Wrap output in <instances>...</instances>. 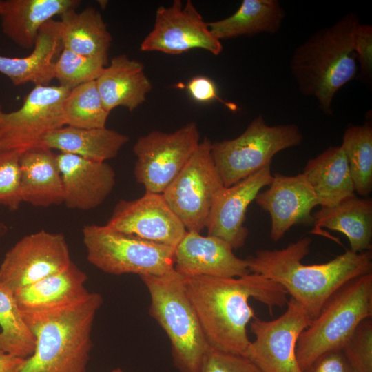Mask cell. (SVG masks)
Masks as SVG:
<instances>
[{"label":"cell","instance_id":"obj_15","mask_svg":"<svg viewBox=\"0 0 372 372\" xmlns=\"http://www.w3.org/2000/svg\"><path fill=\"white\" fill-rule=\"evenodd\" d=\"M105 225L116 231L174 248L187 231L163 194L148 192L134 200H120Z\"/></svg>","mask_w":372,"mask_h":372},{"label":"cell","instance_id":"obj_33","mask_svg":"<svg viewBox=\"0 0 372 372\" xmlns=\"http://www.w3.org/2000/svg\"><path fill=\"white\" fill-rule=\"evenodd\" d=\"M107 62L95 57L78 54L63 48L54 65V79L59 85L69 90L96 81Z\"/></svg>","mask_w":372,"mask_h":372},{"label":"cell","instance_id":"obj_20","mask_svg":"<svg viewBox=\"0 0 372 372\" xmlns=\"http://www.w3.org/2000/svg\"><path fill=\"white\" fill-rule=\"evenodd\" d=\"M87 274L73 262L64 270L14 293L21 313H36L68 307L86 299Z\"/></svg>","mask_w":372,"mask_h":372},{"label":"cell","instance_id":"obj_5","mask_svg":"<svg viewBox=\"0 0 372 372\" xmlns=\"http://www.w3.org/2000/svg\"><path fill=\"white\" fill-rule=\"evenodd\" d=\"M372 316V273L351 280L324 304L300 333L296 356L304 372L318 358L342 350L358 325Z\"/></svg>","mask_w":372,"mask_h":372},{"label":"cell","instance_id":"obj_44","mask_svg":"<svg viewBox=\"0 0 372 372\" xmlns=\"http://www.w3.org/2000/svg\"><path fill=\"white\" fill-rule=\"evenodd\" d=\"M1 112H3V111H2V106H1V104L0 103V113H1Z\"/></svg>","mask_w":372,"mask_h":372},{"label":"cell","instance_id":"obj_42","mask_svg":"<svg viewBox=\"0 0 372 372\" xmlns=\"http://www.w3.org/2000/svg\"><path fill=\"white\" fill-rule=\"evenodd\" d=\"M3 3H4V1L0 0V16H1V12L3 11Z\"/></svg>","mask_w":372,"mask_h":372},{"label":"cell","instance_id":"obj_23","mask_svg":"<svg viewBox=\"0 0 372 372\" xmlns=\"http://www.w3.org/2000/svg\"><path fill=\"white\" fill-rule=\"evenodd\" d=\"M79 4V0L4 1L0 16L2 31L19 46L32 49L45 23Z\"/></svg>","mask_w":372,"mask_h":372},{"label":"cell","instance_id":"obj_2","mask_svg":"<svg viewBox=\"0 0 372 372\" xmlns=\"http://www.w3.org/2000/svg\"><path fill=\"white\" fill-rule=\"evenodd\" d=\"M312 240L304 237L282 249H260L246 258L251 273L280 285L313 320L327 300L352 279L372 273L371 251L347 250L331 260L305 265Z\"/></svg>","mask_w":372,"mask_h":372},{"label":"cell","instance_id":"obj_41","mask_svg":"<svg viewBox=\"0 0 372 372\" xmlns=\"http://www.w3.org/2000/svg\"><path fill=\"white\" fill-rule=\"evenodd\" d=\"M8 231V227L0 220V238L4 236Z\"/></svg>","mask_w":372,"mask_h":372},{"label":"cell","instance_id":"obj_26","mask_svg":"<svg viewBox=\"0 0 372 372\" xmlns=\"http://www.w3.org/2000/svg\"><path fill=\"white\" fill-rule=\"evenodd\" d=\"M311 186L321 207L336 205L355 196V189L344 152L331 146L308 161L302 173Z\"/></svg>","mask_w":372,"mask_h":372},{"label":"cell","instance_id":"obj_35","mask_svg":"<svg viewBox=\"0 0 372 372\" xmlns=\"http://www.w3.org/2000/svg\"><path fill=\"white\" fill-rule=\"evenodd\" d=\"M353 372H372V320H363L342 349Z\"/></svg>","mask_w":372,"mask_h":372},{"label":"cell","instance_id":"obj_18","mask_svg":"<svg viewBox=\"0 0 372 372\" xmlns=\"http://www.w3.org/2000/svg\"><path fill=\"white\" fill-rule=\"evenodd\" d=\"M174 269L182 276L241 277L250 273L246 259L237 257L224 240L187 231L175 247Z\"/></svg>","mask_w":372,"mask_h":372},{"label":"cell","instance_id":"obj_11","mask_svg":"<svg viewBox=\"0 0 372 372\" xmlns=\"http://www.w3.org/2000/svg\"><path fill=\"white\" fill-rule=\"evenodd\" d=\"M200 143L197 125L189 122L174 132L152 131L133 147L134 174L145 192L162 194L183 169Z\"/></svg>","mask_w":372,"mask_h":372},{"label":"cell","instance_id":"obj_19","mask_svg":"<svg viewBox=\"0 0 372 372\" xmlns=\"http://www.w3.org/2000/svg\"><path fill=\"white\" fill-rule=\"evenodd\" d=\"M56 159L63 186V203L69 209L90 210L100 206L116 185V173L107 162H96L71 154Z\"/></svg>","mask_w":372,"mask_h":372},{"label":"cell","instance_id":"obj_40","mask_svg":"<svg viewBox=\"0 0 372 372\" xmlns=\"http://www.w3.org/2000/svg\"><path fill=\"white\" fill-rule=\"evenodd\" d=\"M23 358L0 349V372H19Z\"/></svg>","mask_w":372,"mask_h":372},{"label":"cell","instance_id":"obj_9","mask_svg":"<svg viewBox=\"0 0 372 372\" xmlns=\"http://www.w3.org/2000/svg\"><path fill=\"white\" fill-rule=\"evenodd\" d=\"M212 142H200L183 169L162 193L187 231L206 228L218 192L224 187L212 158Z\"/></svg>","mask_w":372,"mask_h":372},{"label":"cell","instance_id":"obj_25","mask_svg":"<svg viewBox=\"0 0 372 372\" xmlns=\"http://www.w3.org/2000/svg\"><path fill=\"white\" fill-rule=\"evenodd\" d=\"M128 141L127 135L106 127L78 128L63 126L44 136L40 147L93 161L106 162L116 157Z\"/></svg>","mask_w":372,"mask_h":372},{"label":"cell","instance_id":"obj_36","mask_svg":"<svg viewBox=\"0 0 372 372\" xmlns=\"http://www.w3.org/2000/svg\"><path fill=\"white\" fill-rule=\"evenodd\" d=\"M200 372H260L246 357L209 348Z\"/></svg>","mask_w":372,"mask_h":372},{"label":"cell","instance_id":"obj_3","mask_svg":"<svg viewBox=\"0 0 372 372\" xmlns=\"http://www.w3.org/2000/svg\"><path fill=\"white\" fill-rule=\"evenodd\" d=\"M360 24L358 14H346L310 35L291 57L290 70L299 92L315 98L326 115L333 114L337 92L356 76L355 37Z\"/></svg>","mask_w":372,"mask_h":372},{"label":"cell","instance_id":"obj_30","mask_svg":"<svg viewBox=\"0 0 372 372\" xmlns=\"http://www.w3.org/2000/svg\"><path fill=\"white\" fill-rule=\"evenodd\" d=\"M341 147L346 156L355 192L362 196L372 190V127L369 123L351 125L342 138Z\"/></svg>","mask_w":372,"mask_h":372},{"label":"cell","instance_id":"obj_17","mask_svg":"<svg viewBox=\"0 0 372 372\" xmlns=\"http://www.w3.org/2000/svg\"><path fill=\"white\" fill-rule=\"evenodd\" d=\"M272 179L270 165L230 187H223L209 213L206 226L208 235L224 240L233 249L244 246L249 234L244 225L247 208Z\"/></svg>","mask_w":372,"mask_h":372},{"label":"cell","instance_id":"obj_39","mask_svg":"<svg viewBox=\"0 0 372 372\" xmlns=\"http://www.w3.org/2000/svg\"><path fill=\"white\" fill-rule=\"evenodd\" d=\"M304 372H353L342 350L327 353Z\"/></svg>","mask_w":372,"mask_h":372},{"label":"cell","instance_id":"obj_6","mask_svg":"<svg viewBox=\"0 0 372 372\" xmlns=\"http://www.w3.org/2000/svg\"><path fill=\"white\" fill-rule=\"evenodd\" d=\"M150 296L149 314L171 344L178 372H200L209 346L185 291L182 276L174 269L162 276H141Z\"/></svg>","mask_w":372,"mask_h":372},{"label":"cell","instance_id":"obj_45","mask_svg":"<svg viewBox=\"0 0 372 372\" xmlns=\"http://www.w3.org/2000/svg\"><path fill=\"white\" fill-rule=\"evenodd\" d=\"M1 149H0V153H1Z\"/></svg>","mask_w":372,"mask_h":372},{"label":"cell","instance_id":"obj_7","mask_svg":"<svg viewBox=\"0 0 372 372\" xmlns=\"http://www.w3.org/2000/svg\"><path fill=\"white\" fill-rule=\"evenodd\" d=\"M82 234L87 260L106 273L162 276L174 269L173 247L124 234L106 225H85Z\"/></svg>","mask_w":372,"mask_h":372},{"label":"cell","instance_id":"obj_16","mask_svg":"<svg viewBox=\"0 0 372 372\" xmlns=\"http://www.w3.org/2000/svg\"><path fill=\"white\" fill-rule=\"evenodd\" d=\"M268 186L254 200L270 215L273 241L279 240L294 225L313 224L311 211L318 205V200L302 173L294 176L274 174Z\"/></svg>","mask_w":372,"mask_h":372},{"label":"cell","instance_id":"obj_32","mask_svg":"<svg viewBox=\"0 0 372 372\" xmlns=\"http://www.w3.org/2000/svg\"><path fill=\"white\" fill-rule=\"evenodd\" d=\"M63 109L65 126L78 128L105 127L110 114L103 105L95 81L71 90Z\"/></svg>","mask_w":372,"mask_h":372},{"label":"cell","instance_id":"obj_29","mask_svg":"<svg viewBox=\"0 0 372 372\" xmlns=\"http://www.w3.org/2000/svg\"><path fill=\"white\" fill-rule=\"evenodd\" d=\"M285 12L277 0H243L229 17L207 23L218 40L265 32L275 34L282 24Z\"/></svg>","mask_w":372,"mask_h":372},{"label":"cell","instance_id":"obj_38","mask_svg":"<svg viewBox=\"0 0 372 372\" xmlns=\"http://www.w3.org/2000/svg\"><path fill=\"white\" fill-rule=\"evenodd\" d=\"M188 92L195 101L205 103L217 100L231 111H236L238 108L236 104L225 101L219 97L216 86L210 79L198 76L192 78L187 85Z\"/></svg>","mask_w":372,"mask_h":372},{"label":"cell","instance_id":"obj_12","mask_svg":"<svg viewBox=\"0 0 372 372\" xmlns=\"http://www.w3.org/2000/svg\"><path fill=\"white\" fill-rule=\"evenodd\" d=\"M311 318L306 310L291 297L287 309L272 320L254 318L250 331L254 335L243 356L260 372H303L297 362L296 347L300 333Z\"/></svg>","mask_w":372,"mask_h":372},{"label":"cell","instance_id":"obj_24","mask_svg":"<svg viewBox=\"0 0 372 372\" xmlns=\"http://www.w3.org/2000/svg\"><path fill=\"white\" fill-rule=\"evenodd\" d=\"M21 196L23 203L39 207L63 203V186L56 154L40 147L21 154Z\"/></svg>","mask_w":372,"mask_h":372},{"label":"cell","instance_id":"obj_8","mask_svg":"<svg viewBox=\"0 0 372 372\" xmlns=\"http://www.w3.org/2000/svg\"><path fill=\"white\" fill-rule=\"evenodd\" d=\"M302 142L296 124L269 126L259 115L238 137L212 143L211 153L224 187H230L270 165L277 153Z\"/></svg>","mask_w":372,"mask_h":372},{"label":"cell","instance_id":"obj_1","mask_svg":"<svg viewBox=\"0 0 372 372\" xmlns=\"http://www.w3.org/2000/svg\"><path fill=\"white\" fill-rule=\"evenodd\" d=\"M182 281L209 347L225 353L244 355L249 344L247 327L255 318L249 298L265 304L271 315L274 307L288 302L284 288L255 273L236 278L182 276Z\"/></svg>","mask_w":372,"mask_h":372},{"label":"cell","instance_id":"obj_43","mask_svg":"<svg viewBox=\"0 0 372 372\" xmlns=\"http://www.w3.org/2000/svg\"><path fill=\"white\" fill-rule=\"evenodd\" d=\"M111 372H125L123 371L121 368H116L115 369H113Z\"/></svg>","mask_w":372,"mask_h":372},{"label":"cell","instance_id":"obj_37","mask_svg":"<svg viewBox=\"0 0 372 372\" xmlns=\"http://www.w3.org/2000/svg\"><path fill=\"white\" fill-rule=\"evenodd\" d=\"M355 52L358 59L360 76L369 81L372 73V27L360 24L355 37Z\"/></svg>","mask_w":372,"mask_h":372},{"label":"cell","instance_id":"obj_27","mask_svg":"<svg viewBox=\"0 0 372 372\" xmlns=\"http://www.w3.org/2000/svg\"><path fill=\"white\" fill-rule=\"evenodd\" d=\"M315 229L321 227L339 231L349 240L355 252L371 251L372 200L356 195L335 206L321 207L313 215Z\"/></svg>","mask_w":372,"mask_h":372},{"label":"cell","instance_id":"obj_10","mask_svg":"<svg viewBox=\"0 0 372 372\" xmlns=\"http://www.w3.org/2000/svg\"><path fill=\"white\" fill-rule=\"evenodd\" d=\"M70 91L60 85H35L19 109L1 112V152L22 154L39 147L44 136L65 126L63 107Z\"/></svg>","mask_w":372,"mask_h":372},{"label":"cell","instance_id":"obj_31","mask_svg":"<svg viewBox=\"0 0 372 372\" xmlns=\"http://www.w3.org/2000/svg\"><path fill=\"white\" fill-rule=\"evenodd\" d=\"M0 349L26 358L34 350V335L26 324L14 293L0 286Z\"/></svg>","mask_w":372,"mask_h":372},{"label":"cell","instance_id":"obj_4","mask_svg":"<svg viewBox=\"0 0 372 372\" xmlns=\"http://www.w3.org/2000/svg\"><path fill=\"white\" fill-rule=\"evenodd\" d=\"M102 296L51 311L22 313L36 340L33 353L19 372H86L93 347L92 331Z\"/></svg>","mask_w":372,"mask_h":372},{"label":"cell","instance_id":"obj_14","mask_svg":"<svg viewBox=\"0 0 372 372\" xmlns=\"http://www.w3.org/2000/svg\"><path fill=\"white\" fill-rule=\"evenodd\" d=\"M195 48L218 55L223 47L193 3L188 0L184 6L174 0L170 6L158 7L154 27L141 42V50L175 55Z\"/></svg>","mask_w":372,"mask_h":372},{"label":"cell","instance_id":"obj_13","mask_svg":"<svg viewBox=\"0 0 372 372\" xmlns=\"http://www.w3.org/2000/svg\"><path fill=\"white\" fill-rule=\"evenodd\" d=\"M65 237L41 230L23 236L5 254L0 286L18 289L65 269L72 263Z\"/></svg>","mask_w":372,"mask_h":372},{"label":"cell","instance_id":"obj_21","mask_svg":"<svg viewBox=\"0 0 372 372\" xmlns=\"http://www.w3.org/2000/svg\"><path fill=\"white\" fill-rule=\"evenodd\" d=\"M63 48L59 21L51 19L40 29L31 53L24 57L0 55V72L14 85H48L54 79L55 63Z\"/></svg>","mask_w":372,"mask_h":372},{"label":"cell","instance_id":"obj_22","mask_svg":"<svg viewBox=\"0 0 372 372\" xmlns=\"http://www.w3.org/2000/svg\"><path fill=\"white\" fill-rule=\"evenodd\" d=\"M95 81L110 113L120 106L132 112L145 102L152 89L143 64L124 54L113 57Z\"/></svg>","mask_w":372,"mask_h":372},{"label":"cell","instance_id":"obj_28","mask_svg":"<svg viewBox=\"0 0 372 372\" xmlns=\"http://www.w3.org/2000/svg\"><path fill=\"white\" fill-rule=\"evenodd\" d=\"M60 18L63 48L107 62L112 38L99 10L93 7L81 12L72 9L61 14Z\"/></svg>","mask_w":372,"mask_h":372},{"label":"cell","instance_id":"obj_34","mask_svg":"<svg viewBox=\"0 0 372 372\" xmlns=\"http://www.w3.org/2000/svg\"><path fill=\"white\" fill-rule=\"evenodd\" d=\"M21 153H0V205L10 211L17 210L23 203L21 196Z\"/></svg>","mask_w":372,"mask_h":372}]
</instances>
